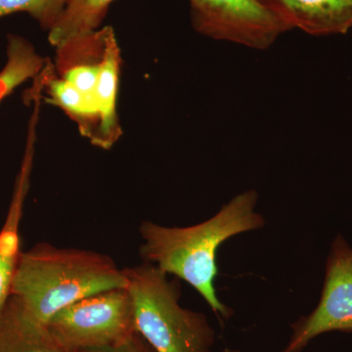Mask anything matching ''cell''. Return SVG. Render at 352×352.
<instances>
[{"label":"cell","instance_id":"cell-16","mask_svg":"<svg viewBox=\"0 0 352 352\" xmlns=\"http://www.w3.org/2000/svg\"><path fill=\"white\" fill-rule=\"evenodd\" d=\"M80 352H155L151 346L138 332L126 339L99 349H87Z\"/></svg>","mask_w":352,"mask_h":352},{"label":"cell","instance_id":"cell-12","mask_svg":"<svg viewBox=\"0 0 352 352\" xmlns=\"http://www.w3.org/2000/svg\"><path fill=\"white\" fill-rule=\"evenodd\" d=\"M46 101L61 108L78 124L82 135L94 144L98 133L99 118L96 108L73 85L59 78L54 67L46 62L41 71Z\"/></svg>","mask_w":352,"mask_h":352},{"label":"cell","instance_id":"cell-10","mask_svg":"<svg viewBox=\"0 0 352 352\" xmlns=\"http://www.w3.org/2000/svg\"><path fill=\"white\" fill-rule=\"evenodd\" d=\"M120 50L113 28L109 32L105 51L95 90V104L99 117L98 133L94 144L110 149L122 135L117 113Z\"/></svg>","mask_w":352,"mask_h":352},{"label":"cell","instance_id":"cell-3","mask_svg":"<svg viewBox=\"0 0 352 352\" xmlns=\"http://www.w3.org/2000/svg\"><path fill=\"white\" fill-rule=\"evenodd\" d=\"M136 332L155 352H212L215 332L207 316L180 305L182 283L151 263L124 268Z\"/></svg>","mask_w":352,"mask_h":352},{"label":"cell","instance_id":"cell-7","mask_svg":"<svg viewBox=\"0 0 352 352\" xmlns=\"http://www.w3.org/2000/svg\"><path fill=\"white\" fill-rule=\"evenodd\" d=\"M36 122V118H32L24 157L19 173L16 177L12 199L6 221L0 230V310L10 296L14 275L22 252L20 249V226L24 212L25 198L31 184Z\"/></svg>","mask_w":352,"mask_h":352},{"label":"cell","instance_id":"cell-2","mask_svg":"<svg viewBox=\"0 0 352 352\" xmlns=\"http://www.w3.org/2000/svg\"><path fill=\"white\" fill-rule=\"evenodd\" d=\"M126 286L124 270L106 254L39 243L21 252L10 296L45 325L59 310L82 298Z\"/></svg>","mask_w":352,"mask_h":352},{"label":"cell","instance_id":"cell-6","mask_svg":"<svg viewBox=\"0 0 352 352\" xmlns=\"http://www.w3.org/2000/svg\"><path fill=\"white\" fill-rule=\"evenodd\" d=\"M192 25L217 41L268 50L289 29L261 0H189Z\"/></svg>","mask_w":352,"mask_h":352},{"label":"cell","instance_id":"cell-15","mask_svg":"<svg viewBox=\"0 0 352 352\" xmlns=\"http://www.w3.org/2000/svg\"><path fill=\"white\" fill-rule=\"evenodd\" d=\"M69 0H0V18L24 12L48 32L63 15Z\"/></svg>","mask_w":352,"mask_h":352},{"label":"cell","instance_id":"cell-14","mask_svg":"<svg viewBox=\"0 0 352 352\" xmlns=\"http://www.w3.org/2000/svg\"><path fill=\"white\" fill-rule=\"evenodd\" d=\"M45 64L27 39L10 34L7 41L6 64L0 72V101L25 80L38 76Z\"/></svg>","mask_w":352,"mask_h":352},{"label":"cell","instance_id":"cell-9","mask_svg":"<svg viewBox=\"0 0 352 352\" xmlns=\"http://www.w3.org/2000/svg\"><path fill=\"white\" fill-rule=\"evenodd\" d=\"M111 29L112 27L106 25L96 31L69 38L55 47L57 51L55 74L73 85L95 108V90Z\"/></svg>","mask_w":352,"mask_h":352},{"label":"cell","instance_id":"cell-5","mask_svg":"<svg viewBox=\"0 0 352 352\" xmlns=\"http://www.w3.org/2000/svg\"><path fill=\"white\" fill-rule=\"evenodd\" d=\"M291 327L293 333L281 352H300L323 333L352 332V247L342 234L331 244L316 307Z\"/></svg>","mask_w":352,"mask_h":352},{"label":"cell","instance_id":"cell-1","mask_svg":"<svg viewBox=\"0 0 352 352\" xmlns=\"http://www.w3.org/2000/svg\"><path fill=\"white\" fill-rule=\"evenodd\" d=\"M258 201V192L249 189L195 226L170 227L143 221L139 228L143 263L188 283L219 319L228 320L233 311L220 300L214 286L219 274L217 254L226 241L265 226L263 215L256 212Z\"/></svg>","mask_w":352,"mask_h":352},{"label":"cell","instance_id":"cell-13","mask_svg":"<svg viewBox=\"0 0 352 352\" xmlns=\"http://www.w3.org/2000/svg\"><path fill=\"white\" fill-rule=\"evenodd\" d=\"M115 0H69L63 15L48 34L54 47L74 36L100 29Z\"/></svg>","mask_w":352,"mask_h":352},{"label":"cell","instance_id":"cell-17","mask_svg":"<svg viewBox=\"0 0 352 352\" xmlns=\"http://www.w3.org/2000/svg\"><path fill=\"white\" fill-rule=\"evenodd\" d=\"M221 352H241L239 351H236V349H223Z\"/></svg>","mask_w":352,"mask_h":352},{"label":"cell","instance_id":"cell-4","mask_svg":"<svg viewBox=\"0 0 352 352\" xmlns=\"http://www.w3.org/2000/svg\"><path fill=\"white\" fill-rule=\"evenodd\" d=\"M45 326L68 352L110 346L136 333L133 302L126 288L109 289L59 310Z\"/></svg>","mask_w":352,"mask_h":352},{"label":"cell","instance_id":"cell-8","mask_svg":"<svg viewBox=\"0 0 352 352\" xmlns=\"http://www.w3.org/2000/svg\"><path fill=\"white\" fill-rule=\"evenodd\" d=\"M289 31L315 36L346 34L352 29V0H261Z\"/></svg>","mask_w":352,"mask_h":352},{"label":"cell","instance_id":"cell-11","mask_svg":"<svg viewBox=\"0 0 352 352\" xmlns=\"http://www.w3.org/2000/svg\"><path fill=\"white\" fill-rule=\"evenodd\" d=\"M0 352H68L15 296L0 310Z\"/></svg>","mask_w":352,"mask_h":352}]
</instances>
